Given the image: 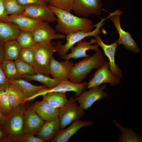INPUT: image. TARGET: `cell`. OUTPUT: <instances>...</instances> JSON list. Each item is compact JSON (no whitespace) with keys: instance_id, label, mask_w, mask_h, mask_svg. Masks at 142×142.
<instances>
[{"instance_id":"28","label":"cell","mask_w":142,"mask_h":142,"mask_svg":"<svg viewBox=\"0 0 142 142\" xmlns=\"http://www.w3.org/2000/svg\"><path fill=\"white\" fill-rule=\"evenodd\" d=\"M12 81L17 83L19 85L27 98L34 96L42 89L47 87L44 85H34L28 81L21 78Z\"/></svg>"},{"instance_id":"22","label":"cell","mask_w":142,"mask_h":142,"mask_svg":"<svg viewBox=\"0 0 142 142\" xmlns=\"http://www.w3.org/2000/svg\"><path fill=\"white\" fill-rule=\"evenodd\" d=\"M21 31L17 26L11 22L0 21V44L16 40Z\"/></svg>"},{"instance_id":"30","label":"cell","mask_w":142,"mask_h":142,"mask_svg":"<svg viewBox=\"0 0 142 142\" xmlns=\"http://www.w3.org/2000/svg\"><path fill=\"white\" fill-rule=\"evenodd\" d=\"M16 40L22 49L33 48L36 44L32 32L30 31H21Z\"/></svg>"},{"instance_id":"7","label":"cell","mask_w":142,"mask_h":142,"mask_svg":"<svg viewBox=\"0 0 142 142\" xmlns=\"http://www.w3.org/2000/svg\"><path fill=\"white\" fill-rule=\"evenodd\" d=\"M84 110L78 105L75 97H71L66 104L59 109L58 117L61 128L63 129L84 115Z\"/></svg>"},{"instance_id":"42","label":"cell","mask_w":142,"mask_h":142,"mask_svg":"<svg viewBox=\"0 0 142 142\" xmlns=\"http://www.w3.org/2000/svg\"><path fill=\"white\" fill-rule=\"evenodd\" d=\"M7 116H5L0 110V124H1L6 118Z\"/></svg>"},{"instance_id":"6","label":"cell","mask_w":142,"mask_h":142,"mask_svg":"<svg viewBox=\"0 0 142 142\" xmlns=\"http://www.w3.org/2000/svg\"><path fill=\"white\" fill-rule=\"evenodd\" d=\"M123 13L122 10L118 9L113 13H110L108 16V18L112 21L119 35V38L117 40L118 45H123L128 50L136 53H139L140 49L131 34L125 31L121 27L120 15Z\"/></svg>"},{"instance_id":"19","label":"cell","mask_w":142,"mask_h":142,"mask_svg":"<svg viewBox=\"0 0 142 142\" xmlns=\"http://www.w3.org/2000/svg\"><path fill=\"white\" fill-rule=\"evenodd\" d=\"M61 128L58 117L46 121L37 134V137L46 141H50L57 135Z\"/></svg>"},{"instance_id":"13","label":"cell","mask_w":142,"mask_h":142,"mask_svg":"<svg viewBox=\"0 0 142 142\" xmlns=\"http://www.w3.org/2000/svg\"><path fill=\"white\" fill-rule=\"evenodd\" d=\"M57 32L49 25V22L44 23L32 32L36 44L48 43L54 39H64L66 36Z\"/></svg>"},{"instance_id":"1","label":"cell","mask_w":142,"mask_h":142,"mask_svg":"<svg viewBox=\"0 0 142 142\" xmlns=\"http://www.w3.org/2000/svg\"><path fill=\"white\" fill-rule=\"evenodd\" d=\"M57 18L55 30L65 36L79 31L89 32L94 27L93 21L87 17L80 18L69 12L48 5Z\"/></svg>"},{"instance_id":"23","label":"cell","mask_w":142,"mask_h":142,"mask_svg":"<svg viewBox=\"0 0 142 142\" xmlns=\"http://www.w3.org/2000/svg\"><path fill=\"white\" fill-rule=\"evenodd\" d=\"M9 81V84L6 91L9 104L13 109L25 103L24 101L27 98L17 84L12 80Z\"/></svg>"},{"instance_id":"41","label":"cell","mask_w":142,"mask_h":142,"mask_svg":"<svg viewBox=\"0 0 142 142\" xmlns=\"http://www.w3.org/2000/svg\"><path fill=\"white\" fill-rule=\"evenodd\" d=\"M4 60V46L0 44V64H2Z\"/></svg>"},{"instance_id":"3","label":"cell","mask_w":142,"mask_h":142,"mask_svg":"<svg viewBox=\"0 0 142 142\" xmlns=\"http://www.w3.org/2000/svg\"><path fill=\"white\" fill-rule=\"evenodd\" d=\"M25 103L13 109L12 113L1 124L5 128L8 136L4 142H16L24 133V114L27 108Z\"/></svg>"},{"instance_id":"10","label":"cell","mask_w":142,"mask_h":142,"mask_svg":"<svg viewBox=\"0 0 142 142\" xmlns=\"http://www.w3.org/2000/svg\"><path fill=\"white\" fill-rule=\"evenodd\" d=\"M88 82L86 81L80 84L73 83L70 80H65L60 83L54 88L50 89L47 87L44 88L34 96L28 98L27 100L29 101L40 95H44L50 92H64L73 91L75 93L76 96H79L83 92L87 89Z\"/></svg>"},{"instance_id":"21","label":"cell","mask_w":142,"mask_h":142,"mask_svg":"<svg viewBox=\"0 0 142 142\" xmlns=\"http://www.w3.org/2000/svg\"><path fill=\"white\" fill-rule=\"evenodd\" d=\"M9 21L16 24L21 31L33 32L44 21L32 18L23 14L10 15Z\"/></svg>"},{"instance_id":"33","label":"cell","mask_w":142,"mask_h":142,"mask_svg":"<svg viewBox=\"0 0 142 142\" xmlns=\"http://www.w3.org/2000/svg\"><path fill=\"white\" fill-rule=\"evenodd\" d=\"M0 110L6 116L10 115L13 110L9 104L6 90L0 91Z\"/></svg>"},{"instance_id":"27","label":"cell","mask_w":142,"mask_h":142,"mask_svg":"<svg viewBox=\"0 0 142 142\" xmlns=\"http://www.w3.org/2000/svg\"><path fill=\"white\" fill-rule=\"evenodd\" d=\"M3 46L4 60H14L18 58L22 48L16 40L7 42Z\"/></svg>"},{"instance_id":"14","label":"cell","mask_w":142,"mask_h":142,"mask_svg":"<svg viewBox=\"0 0 142 142\" xmlns=\"http://www.w3.org/2000/svg\"><path fill=\"white\" fill-rule=\"evenodd\" d=\"M97 44L103 50L104 54L108 58L109 68L112 73L117 77L120 78L122 76V72L115 62V54L118 41L110 44H105L102 40L99 34L94 36Z\"/></svg>"},{"instance_id":"31","label":"cell","mask_w":142,"mask_h":142,"mask_svg":"<svg viewBox=\"0 0 142 142\" xmlns=\"http://www.w3.org/2000/svg\"><path fill=\"white\" fill-rule=\"evenodd\" d=\"M6 12L8 15L23 14L24 6L20 5L17 0H2Z\"/></svg>"},{"instance_id":"15","label":"cell","mask_w":142,"mask_h":142,"mask_svg":"<svg viewBox=\"0 0 142 142\" xmlns=\"http://www.w3.org/2000/svg\"><path fill=\"white\" fill-rule=\"evenodd\" d=\"M97 41L95 38L91 39L89 42H87L84 39L83 40L80 41L77 43L75 47L72 46L70 49L71 52L67 54L61 58L65 60H69L71 58L77 59L81 58H87L91 55L88 54L86 52L87 50L92 49L95 51L99 50V46L97 44L92 45L96 43Z\"/></svg>"},{"instance_id":"4","label":"cell","mask_w":142,"mask_h":142,"mask_svg":"<svg viewBox=\"0 0 142 142\" xmlns=\"http://www.w3.org/2000/svg\"><path fill=\"white\" fill-rule=\"evenodd\" d=\"M56 43L36 44L33 48L34 58L32 66L36 73H41L49 76V65L51 58L57 52Z\"/></svg>"},{"instance_id":"37","label":"cell","mask_w":142,"mask_h":142,"mask_svg":"<svg viewBox=\"0 0 142 142\" xmlns=\"http://www.w3.org/2000/svg\"><path fill=\"white\" fill-rule=\"evenodd\" d=\"M0 64V91H6L9 86L10 81L6 76Z\"/></svg>"},{"instance_id":"12","label":"cell","mask_w":142,"mask_h":142,"mask_svg":"<svg viewBox=\"0 0 142 142\" xmlns=\"http://www.w3.org/2000/svg\"><path fill=\"white\" fill-rule=\"evenodd\" d=\"M24 6L23 15L32 18L49 23L56 21L57 18L54 13L48 6L32 4Z\"/></svg>"},{"instance_id":"36","label":"cell","mask_w":142,"mask_h":142,"mask_svg":"<svg viewBox=\"0 0 142 142\" xmlns=\"http://www.w3.org/2000/svg\"><path fill=\"white\" fill-rule=\"evenodd\" d=\"M43 139L34 135L25 133L21 135L17 140L16 142H44Z\"/></svg>"},{"instance_id":"18","label":"cell","mask_w":142,"mask_h":142,"mask_svg":"<svg viewBox=\"0 0 142 142\" xmlns=\"http://www.w3.org/2000/svg\"><path fill=\"white\" fill-rule=\"evenodd\" d=\"M93 121H91L77 120L73 122L71 125L67 129L61 128L57 135L50 142H67L81 128L91 126L93 125Z\"/></svg>"},{"instance_id":"9","label":"cell","mask_w":142,"mask_h":142,"mask_svg":"<svg viewBox=\"0 0 142 142\" xmlns=\"http://www.w3.org/2000/svg\"><path fill=\"white\" fill-rule=\"evenodd\" d=\"M102 0H74L72 10L76 15L87 17L100 15L103 10Z\"/></svg>"},{"instance_id":"17","label":"cell","mask_w":142,"mask_h":142,"mask_svg":"<svg viewBox=\"0 0 142 142\" xmlns=\"http://www.w3.org/2000/svg\"><path fill=\"white\" fill-rule=\"evenodd\" d=\"M24 133L37 134L44 121L31 107L27 108L24 114Z\"/></svg>"},{"instance_id":"39","label":"cell","mask_w":142,"mask_h":142,"mask_svg":"<svg viewBox=\"0 0 142 142\" xmlns=\"http://www.w3.org/2000/svg\"><path fill=\"white\" fill-rule=\"evenodd\" d=\"M9 16L6 12L2 0H0V21L9 22Z\"/></svg>"},{"instance_id":"5","label":"cell","mask_w":142,"mask_h":142,"mask_svg":"<svg viewBox=\"0 0 142 142\" xmlns=\"http://www.w3.org/2000/svg\"><path fill=\"white\" fill-rule=\"evenodd\" d=\"M108 18V17L105 18H102L100 22L94 24V27H96V28L94 31L89 32L79 31L66 36L67 42L64 44H62L61 41H58L56 43V50L58 54L61 58L66 55L70 48L75 43L85 37L90 36L94 37L101 33L102 32L100 28L103 26V22Z\"/></svg>"},{"instance_id":"35","label":"cell","mask_w":142,"mask_h":142,"mask_svg":"<svg viewBox=\"0 0 142 142\" xmlns=\"http://www.w3.org/2000/svg\"><path fill=\"white\" fill-rule=\"evenodd\" d=\"M34 58V52L33 49L26 48L22 49L18 58L32 66Z\"/></svg>"},{"instance_id":"43","label":"cell","mask_w":142,"mask_h":142,"mask_svg":"<svg viewBox=\"0 0 142 142\" xmlns=\"http://www.w3.org/2000/svg\"><path fill=\"white\" fill-rule=\"evenodd\" d=\"M47 3H48L49 0H44Z\"/></svg>"},{"instance_id":"25","label":"cell","mask_w":142,"mask_h":142,"mask_svg":"<svg viewBox=\"0 0 142 142\" xmlns=\"http://www.w3.org/2000/svg\"><path fill=\"white\" fill-rule=\"evenodd\" d=\"M21 79L27 81L35 80L39 82L49 89L54 88L61 82L41 73L32 75L24 74L22 76Z\"/></svg>"},{"instance_id":"11","label":"cell","mask_w":142,"mask_h":142,"mask_svg":"<svg viewBox=\"0 0 142 142\" xmlns=\"http://www.w3.org/2000/svg\"><path fill=\"white\" fill-rule=\"evenodd\" d=\"M97 69L88 82L87 89L105 83H109L112 86L120 83V78L114 75L109 69L108 62Z\"/></svg>"},{"instance_id":"16","label":"cell","mask_w":142,"mask_h":142,"mask_svg":"<svg viewBox=\"0 0 142 142\" xmlns=\"http://www.w3.org/2000/svg\"><path fill=\"white\" fill-rule=\"evenodd\" d=\"M74 64L69 60L58 61L52 57L49 65L50 74L53 78L59 81L68 80L70 70Z\"/></svg>"},{"instance_id":"38","label":"cell","mask_w":142,"mask_h":142,"mask_svg":"<svg viewBox=\"0 0 142 142\" xmlns=\"http://www.w3.org/2000/svg\"><path fill=\"white\" fill-rule=\"evenodd\" d=\"M18 3L24 6L32 4H39L48 6L47 3L44 0H17Z\"/></svg>"},{"instance_id":"32","label":"cell","mask_w":142,"mask_h":142,"mask_svg":"<svg viewBox=\"0 0 142 142\" xmlns=\"http://www.w3.org/2000/svg\"><path fill=\"white\" fill-rule=\"evenodd\" d=\"M17 72L19 75H32L36 74L32 65L29 64L18 58L14 60Z\"/></svg>"},{"instance_id":"24","label":"cell","mask_w":142,"mask_h":142,"mask_svg":"<svg viewBox=\"0 0 142 142\" xmlns=\"http://www.w3.org/2000/svg\"><path fill=\"white\" fill-rule=\"evenodd\" d=\"M114 124L120 130L121 134L119 135L117 142H141L142 136L134 131L131 128L124 127L114 119L113 120Z\"/></svg>"},{"instance_id":"20","label":"cell","mask_w":142,"mask_h":142,"mask_svg":"<svg viewBox=\"0 0 142 142\" xmlns=\"http://www.w3.org/2000/svg\"><path fill=\"white\" fill-rule=\"evenodd\" d=\"M31 107L44 120L53 119L58 117L59 109L53 107L46 101H37Z\"/></svg>"},{"instance_id":"2","label":"cell","mask_w":142,"mask_h":142,"mask_svg":"<svg viewBox=\"0 0 142 142\" xmlns=\"http://www.w3.org/2000/svg\"><path fill=\"white\" fill-rule=\"evenodd\" d=\"M108 62L99 49L92 56L74 64L70 70L69 79L73 83L80 84L92 70L99 68Z\"/></svg>"},{"instance_id":"8","label":"cell","mask_w":142,"mask_h":142,"mask_svg":"<svg viewBox=\"0 0 142 142\" xmlns=\"http://www.w3.org/2000/svg\"><path fill=\"white\" fill-rule=\"evenodd\" d=\"M106 88V85L104 84L90 88L75 97V100L84 110H87L96 101L103 99L108 95L104 91Z\"/></svg>"},{"instance_id":"40","label":"cell","mask_w":142,"mask_h":142,"mask_svg":"<svg viewBox=\"0 0 142 142\" xmlns=\"http://www.w3.org/2000/svg\"><path fill=\"white\" fill-rule=\"evenodd\" d=\"M8 133L4 127L0 124V142H4L7 138Z\"/></svg>"},{"instance_id":"26","label":"cell","mask_w":142,"mask_h":142,"mask_svg":"<svg viewBox=\"0 0 142 142\" xmlns=\"http://www.w3.org/2000/svg\"><path fill=\"white\" fill-rule=\"evenodd\" d=\"M42 96V100L46 101L55 108H61L68 101L65 93L50 92Z\"/></svg>"},{"instance_id":"29","label":"cell","mask_w":142,"mask_h":142,"mask_svg":"<svg viewBox=\"0 0 142 142\" xmlns=\"http://www.w3.org/2000/svg\"><path fill=\"white\" fill-rule=\"evenodd\" d=\"M1 65L4 74L9 80L21 79L22 76L18 74L13 60H4Z\"/></svg>"},{"instance_id":"34","label":"cell","mask_w":142,"mask_h":142,"mask_svg":"<svg viewBox=\"0 0 142 142\" xmlns=\"http://www.w3.org/2000/svg\"><path fill=\"white\" fill-rule=\"evenodd\" d=\"M74 0H49L48 5L70 12Z\"/></svg>"}]
</instances>
